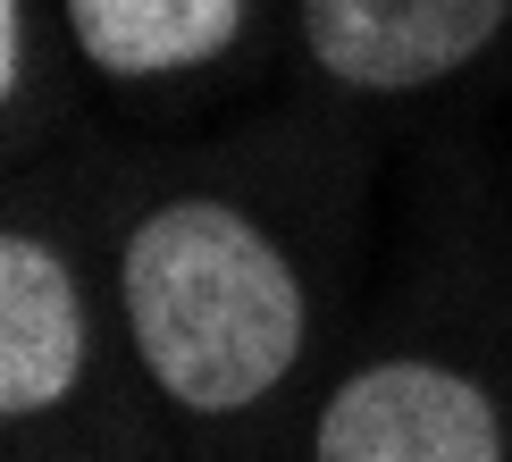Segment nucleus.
Listing matches in <instances>:
<instances>
[{
    "label": "nucleus",
    "instance_id": "nucleus-1",
    "mask_svg": "<svg viewBox=\"0 0 512 462\" xmlns=\"http://www.w3.org/2000/svg\"><path fill=\"white\" fill-rule=\"evenodd\" d=\"M110 311L143 404L168 429L236 437L286 404L311 353V269L252 202L185 185L110 236Z\"/></svg>",
    "mask_w": 512,
    "mask_h": 462
},
{
    "label": "nucleus",
    "instance_id": "nucleus-2",
    "mask_svg": "<svg viewBox=\"0 0 512 462\" xmlns=\"http://www.w3.org/2000/svg\"><path fill=\"white\" fill-rule=\"evenodd\" d=\"M84 404H110L101 303L68 244L17 219L0 236V420H9L17 446H34V437L59 446Z\"/></svg>",
    "mask_w": 512,
    "mask_h": 462
},
{
    "label": "nucleus",
    "instance_id": "nucleus-3",
    "mask_svg": "<svg viewBox=\"0 0 512 462\" xmlns=\"http://www.w3.org/2000/svg\"><path fill=\"white\" fill-rule=\"evenodd\" d=\"M303 462H512V412L471 362L370 353L311 412Z\"/></svg>",
    "mask_w": 512,
    "mask_h": 462
},
{
    "label": "nucleus",
    "instance_id": "nucleus-4",
    "mask_svg": "<svg viewBox=\"0 0 512 462\" xmlns=\"http://www.w3.org/2000/svg\"><path fill=\"white\" fill-rule=\"evenodd\" d=\"M512 0H294L303 59L353 101H412L479 68Z\"/></svg>",
    "mask_w": 512,
    "mask_h": 462
},
{
    "label": "nucleus",
    "instance_id": "nucleus-5",
    "mask_svg": "<svg viewBox=\"0 0 512 462\" xmlns=\"http://www.w3.org/2000/svg\"><path fill=\"white\" fill-rule=\"evenodd\" d=\"M59 17H68V51L101 84L143 93L236 59L252 0H59Z\"/></svg>",
    "mask_w": 512,
    "mask_h": 462
},
{
    "label": "nucleus",
    "instance_id": "nucleus-6",
    "mask_svg": "<svg viewBox=\"0 0 512 462\" xmlns=\"http://www.w3.org/2000/svg\"><path fill=\"white\" fill-rule=\"evenodd\" d=\"M0 110L17 126L34 110V0H0Z\"/></svg>",
    "mask_w": 512,
    "mask_h": 462
}]
</instances>
